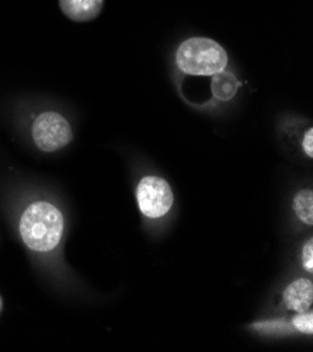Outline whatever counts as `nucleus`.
Here are the masks:
<instances>
[{"label":"nucleus","mask_w":313,"mask_h":352,"mask_svg":"<svg viewBox=\"0 0 313 352\" xmlns=\"http://www.w3.org/2000/svg\"><path fill=\"white\" fill-rule=\"evenodd\" d=\"M63 215L61 210L45 201L28 205L20 218V234L28 249L47 253L58 248L63 234Z\"/></svg>","instance_id":"obj_1"},{"label":"nucleus","mask_w":313,"mask_h":352,"mask_svg":"<svg viewBox=\"0 0 313 352\" xmlns=\"http://www.w3.org/2000/svg\"><path fill=\"white\" fill-rule=\"evenodd\" d=\"M182 72L193 76H214L228 65L226 51L214 40L194 37L184 41L176 54Z\"/></svg>","instance_id":"obj_2"},{"label":"nucleus","mask_w":313,"mask_h":352,"mask_svg":"<svg viewBox=\"0 0 313 352\" xmlns=\"http://www.w3.org/2000/svg\"><path fill=\"white\" fill-rule=\"evenodd\" d=\"M32 142L41 152L54 153L74 140V129L69 121L56 111H44L31 125Z\"/></svg>","instance_id":"obj_3"},{"label":"nucleus","mask_w":313,"mask_h":352,"mask_svg":"<svg viewBox=\"0 0 313 352\" xmlns=\"http://www.w3.org/2000/svg\"><path fill=\"white\" fill-rule=\"evenodd\" d=\"M138 204L141 212L148 218L166 215L173 205V192L167 182L160 177H145L138 186Z\"/></svg>","instance_id":"obj_4"},{"label":"nucleus","mask_w":313,"mask_h":352,"mask_svg":"<svg viewBox=\"0 0 313 352\" xmlns=\"http://www.w3.org/2000/svg\"><path fill=\"white\" fill-rule=\"evenodd\" d=\"M63 16L75 23H87L102 12L104 0H58Z\"/></svg>","instance_id":"obj_5"},{"label":"nucleus","mask_w":313,"mask_h":352,"mask_svg":"<svg viewBox=\"0 0 313 352\" xmlns=\"http://www.w3.org/2000/svg\"><path fill=\"white\" fill-rule=\"evenodd\" d=\"M313 300V285L309 279H298L284 291V302L290 310L305 311Z\"/></svg>","instance_id":"obj_6"},{"label":"nucleus","mask_w":313,"mask_h":352,"mask_svg":"<svg viewBox=\"0 0 313 352\" xmlns=\"http://www.w3.org/2000/svg\"><path fill=\"white\" fill-rule=\"evenodd\" d=\"M239 87H240V83L236 79V76L233 74L228 72V70H225V69L214 75V79L211 83L213 94L219 101L232 100L235 97V94L237 93Z\"/></svg>","instance_id":"obj_7"},{"label":"nucleus","mask_w":313,"mask_h":352,"mask_svg":"<svg viewBox=\"0 0 313 352\" xmlns=\"http://www.w3.org/2000/svg\"><path fill=\"white\" fill-rule=\"evenodd\" d=\"M294 209L303 223L313 225V192L310 190L299 191L294 198Z\"/></svg>","instance_id":"obj_8"},{"label":"nucleus","mask_w":313,"mask_h":352,"mask_svg":"<svg viewBox=\"0 0 313 352\" xmlns=\"http://www.w3.org/2000/svg\"><path fill=\"white\" fill-rule=\"evenodd\" d=\"M294 327L296 330H299L301 333L312 334L313 333V316H312V313L301 311V314H298L296 318L294 319Z\"/></svg>","instance_id":"obj_9"},{"label":"nucleus","mask_w":313,"mask_h":352,"mask_svg":"<svg viewBox=\"0 0 313 352\" xmlns=\"http://www.w3.org/2000/svg\"><path fill=\"white\" fill-rule=\"evenodd\" d=\"M302 258H303V267L309 272H312L313 271V240H307V243L305 244Z\"/></svg>","instance_id":"obj_10"},{"label":"nucleus","mask_w":313,"mask_h":352,"mask_svg":"<svg viewBox=\"0 0 313 352\" xmlns=\"http://www.w3.org/2000/svg\"><path fill=\"white\" fill-rule=\"evenodd\" d=\"M303 151L309 157H313V129H307L303 136Z\"/></svg>","instance_id":"obj_11"},{"label":"nucleus","mask_w":313,"mask_h":352,"mask_svg":"<svg viewBox=\"0 0 313 352\" xmlns=\"http://www.w3.org/2000/svg\"><path fill=\"white\" fill-rule=\"evenodd\" d=\"M0 307H2V302H0Z\"/></svg>","instance_id":"obj_12"}]
</instances>
